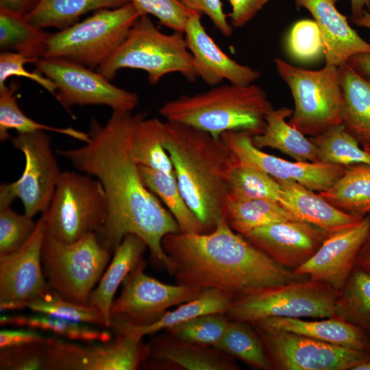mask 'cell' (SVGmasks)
<instances>
[{
	"label": "cell",
	"mask_w": 370,
	"mask_h": 370,
	"mask_svg": "<svg viewBox=\"0 0 370 370\" xmlns=\"http://www.w3.org/2000/svg\"><path fill=\"white\" fill-rule=\"evenodd\" d=\"M147 116V112H113L105 125L92 118L84 145L57 153L102 184L108 214L103 227L95 233L101 245L113 254L126 235L135 234L145 242L153 260L167 269L169 261L162 238L180 229L171 213L144 184L131 152L134 130Z\"/></svg>",
	"instance_id": "obj_1"
},
{
	"label": "cell",
	"mask_w": 370,
	"mask_h": 370,
	"mask_svg": "<svg viewBox=\"0 0 370 370\" xmlns=\"http://www.w3.org/2000/svg\"><path fill=\"white\" fill-rule=\"evenodd\" d=\"M162 245L169 261L167 271L177 284L215 288L234 297L308 278L276 262L225 218L210 232L168 234Z\"/></svg>",
	"instance_id": "obj_2"
},
{
	"label": "cell",
	"mask_w": 370,
	"mask_h": 370,
	"mask_svg": "<svg viewBox=\"0 0 370 370\" xmlns=\"http://www.w3.org/2000/svg\"><path fill=\"white\" fill-rule=\"evenodd\" d=\"M164 143L187 205L205 233L225 219L229 174L238 164L221 138L183 124L166 121Z\"/></svg>",
	"instance_id": "obj_3"
},
{
	"label": "cell",
	"mask_w": 370,
	"mask_h": 370,
	"mask_svg": "<svg viewBox=\"0 0 370 370\" xmlns=\"http://www.w3.org/2000/svg\"><path fill=\"white\" fill-rule=\"evenodd\" d=\"M273 108L260 86L228 83L168 101L159 113L167 121L192 127L220 139L227 132H246L253 136L262 134L267 115Z\"/></svg>",
	"instance_id": "obj_4"
},
{
	"label": "cell",
	"mask_w": 370,
	"mask_h": 370,
	"mask_svg": "<svg viewBox=\"0 0 370 370\" xmlns=\"http://www.w3.org/2000/svg\"><path fill=\"white\" fill-rule=\"evenodd\" d=\"M123 69L145 71L152 86L173 73L182 75L190 82L198 77L184 33H162L147 14L140 16L124 42L97 71L112 80Z\"/></svg>",
	"instance_id": "obj_5"
},
{
	"label": "cell",
	"mask_w": 370,
	"mask_h": 370,
	"mask_svg": "<svg viewBox=\"0 0 370 370\" xmlns=\"http://www.w3.org/2000/svg\"><path fill=\"white\" fill-rule=\"evenodd\" d=\"M141 15L130 2L114 9L97 10L85 20L51 34L42 58L97 68L124 42Z\"/></svg>",
	"instance_id": "obj_6"
},
{
	"label": "cell",
	"mask_w": 370,
	"mask_h": 370,
	"mask_svg": "<svg viewBox=\"0 0 370 370\" xmlns=\"http://www.w3.org/2000/svg\"><path fill=\"white\" fill-rule=\"evenodd\" d=\"M111 255L101 245L95 233L66 243L46 232L42 247L44 275L49 288L61 297L87 305Z\"/></svg>",
	"instance_id": "obj_7"
},
{
	"label": "cell",
	"mask_w": 370,
	"mask_h": 370,
	"mask_svg": "<svg viewBox=\"0 0 370 370\" xmlns=\"http://www.w3.org/2000/svg\"><path fill=\"white\" fill-rule=\"evenodd\" d=\"M338 293L308 278L236 296L226 314L230 320L247 323L269 317L328 318L334 316Z\"/></svg>",
	"instance_id": "obj_8"
},
{
	"label": "cell",
	"mask_w": 370,
	"mask_h": 370,
	"mask_svg": "<svg viewBox=\"0 0 370 370\" xmlns=\"http://www.w3.org/2000/svg\"><path fill=\"white\" fill-rule=\"evenodd\" d=\"M276 70L290 88L294 110L288 123L305 135L318 136L342 124L343 97L338 66L307 70L275 60Z\"/></svg>",
	"instance_id": "obj_9"
},
{
	"label": "cell",
	"mask_w": 370,
	"mask_h": 370,
	"mask_svg": "<svg viewBox=\"0 0 370 370\" xmlns=\"http://www.w3.org/2000/svg\"><path fill=\"white\" fill-rule=\"evenodd\" d=\"M43 213L47 232L61 242L71 243L103 227L108 214L107 197L97 178L64 171Z\"/></svg>",
	"instance_id": "obj_10"
},
{
	"label": "cell",
	"mask_w": 370,
	"mask_h": 370,
	"mask_svg": "<svg viewBox=\"0 0 370 370\" xmlns=\"http://www.w3.org/2000/svg\"><path fill=\"white\" fill-rule=\"evenodd\" d=\"M46 132L18 133L11 138L14 147L23 153L25 165L16 181L0 186V209L10 206L16 198L32 218L49 208L62 172Z\"/></svg>",
	"instance_id": "obj_11"
},
{
	"label": "cell",
	"mask_w": 370,
	"mask_h": 370,
	"mask_svg": "<svg viewBox=\"0 0 370 370\" xmlns=\"http://www.w3.org/2000/svg\"><path fill=\"white\" fill-rule=\"evenodd\" d=\"M35 71L50 79L56 86L55 97L70 112L73 106L104 105L113 112H132L138 95L121 88L103 75L84 65L60 58H41Z\"/></svg>",
	"instance_id": "obj_12"
},
{
	"label": "cell",
	"mask_w": 370,
	"mask_h": 370,
	"mask_svg": "<svg viewBox=\"0 0 370 370\" xmlns=\"http://www.w3.org/2000/svg\"><path fill=\"white\" fill-rule=\"evenodd\" d=\"M144 260L123 282L119 297L110 310V328L146 326L158 321L171 306L195 298L200 288L163 283L144 271Z\"/></svg>",
	"instance_id": "obj_13"
},
{
	"label": "cell",
	"mask_w": 370,
	"mask_h": 370,
	"mask_svg": "<svg viewBox=\"0 0 370 370\" xmlns=\"http://www.w3.org/2000/svg\"><path fill=\"white\" fill-rule=\"evenodd\" d=\"M253 326L274 369L352 370L370 360V352L336 346L291 332Z\"/></svg>",
	"instance_id": "obj_14"
},
{
	"label": "cell",
	"mask_w": 370,
	"mask_h": 370,
	"mask_svg": "<svg viewBox=\"0 0 370 370\" xmlns=\"http://www.w3.org/2000/svg\"><path fill=\"white\" fill-rule=\"evenodd\" d=\"M47 370H134L147 359L149 345L119 334L114 341L85 345L47 337Z\"/></svg>",
	"instance_id": "obj_15"
},
{
	"label": "cell",
	"mask_w": 370,
	"mask_h": 370,
	"mask_svg": "<svg viewBox=\"0 0 370 370\" xmlns=\"http://www.w3.org/2000/svg\"><path fill=\"white\" fill-rule=\"evenodd\" d=\"M46 232V218L42 213L26 243L16 251L0 256L1 312L25 308L50 289L42 265Z\"/></svg>",
	"instance_id": "obj_16"
},
{
	"label": "cell",
	"mask_w": 370,
	"mask_h": 370,
	"mask_svg": "<svg viewBox=\"0 0 370 370\" xmlns=\"http://www.w3.org/2000/svg\"><path fill=\"white\" fill-rule=\"evenodd\" d=\"M252 137L248 132L237 131L225 132L221 138L238 164L255 167L276 180L295 181L320 193L330 188L347 168L321 162H291L263 152L254 146Z\"/></svg>",
	"instance_id": "obj_17"
},
{
	"label": "cell",
	"mask_w": 370,
	"mask_h": 370,
	"mask_svg": "<svg viewBox=\"0 0 370 370\" xmlns=\"http://www.w3.org/2000/svg\"><path fill=\"white\" fill-rule=\"evenodd\" d=\"M369 227L370 217L367 215L356 225L329 234L316 253L294 272L340 291L354 267Z\"/></svg>",
	"instance_id": "obj_18"
},
{
	"label": "cell",
	"mask_w": 370,
	"mask_h": 370,
	"mask_svg": "<svg viewBox=\"0 0 370 370\" xmlns=\"http://www.w3.org/2000/svg\"><path fill=\"white\" fill-rule=\"evenodd\" d=\"M244 236L278 264L293 270L308 260L329 234L301 221L277 222Z\"/></svg>",
	"instance_id": "obj_19"
},
{
	"label": "cell",
	"mask_w": 370,
	"mask_h": 370,
	"mask_svg": "<svg viewBox=\"0 0 370 370\" xmlns=\"http://www.w3.org/2000/svg\"><path fill=\"white\" fill-rule=\"evenodd\" d=\"M184 35L197 75L208 85L215 86L227 80L230 84L247 86L260 76L259 71L239 64L221 49L206 31L200 14L192 12Z\"/></svg>",
	"instance_id": "obj_20"
},
{
	"label": "cell",
	"mask_w": 370,
	"mask_h": 370,
	"mask_svg": "<svg viewBox=\"0 0 370 370\" xmlns=\"http://www.w3.org/2000/svg\"><path fill=\"white\" fill-rule=\"evenodd\" d=\"M337 0H294L304 8L317 24L324 47L325 64L339 66L353 56L370 53V42L351 27L347 18L338 11Z\"/></svg>",
	"instance_id": "obj_21"
},
{
	"label": "cell",
	"mask_w": 370,
	"mask_h": 370,
	"mask_svg": "<svg viewBox=\"0 0 370 370\" xmlns=\"http://www.w3.org/2000/svg\"><path fill=\"white\" fill-rule=\"evenodd\" d=\"M277 181L281 186L279 203L297 221L313 225L329 234L352 227L363 217L338 209L319 193L297 182Z\"/></svg>",
	"instance_id": "obj_22"
},
{
	"label": "cell",
	"mask_w": 370,
	"mask_h": 370,
	"mask_svg": "<svg viewBox=\"0 0 370 370\" xmlns=\"http://www.w3.org/2000/svg\"><path fill=\"white\" fill-rule=\"evenodd\" d=\"M262 329L291 332L336 346L370 352V338L359 326L336 316L320 321L269 317L251 323Z\"/></svg>",
	"instance_id": "obj_23"
},
{
	"label": "cell",
	"mask_w": 370,
	"mask_h": 370,
	"mask_svg": "<svg viewBox=\"0 0 370 370\" xmlns=\"http://www.w3.org/2000/svg\"><path fill=\"white\" fill-rule=\"evenodd\" d=\"M151 367L185 370H236L233 357L213 347L184 342L169 334L149 345Z\"/></svg>",
	"instance_id": "obj_24"
},
{
	"label": "cell",
	"mask_w": 370,
	"mask_h": 370,
	"mask_svg": "<svg viewBox=\"0 0 370 370\" xmlns=\"http://www.w3.org/2000/svg\"><path fill=\"white\" fill-rule=\"evenodd\" d=\"M148 248L145 242L135 234L126 235L113 252V258L101 279L90 294L88 304L99 310L106 328H110V310L119 285L143 260Z\"/></svg>",
	"instance_id": "obj_25"
},
{
	"label": "cell",
	"mask_w": 370,
	"mask_h": 370,
	"mask_svg": "<svg viewBox=\"0 0 370 370\" xmlns=\"http://www.w3.org/2000/svg\"><path fill=\"white\" fill-rule=\"evenodd\" d=\"M343 97L342 124L363 145L370 143V78L347 62L338 66Z\"/></svg>",
	"instance_id": "obj_26"
},
{
	"label": "cell",
	"mask_w": 370,
	"mask_h": 370,
	"mask_svg": "<svg viewBox=\"0 0 370 370\" xmlns=\"http://www.w3.org/2000/svg\"><path fill=\"white\" fill-rule=\"evenodd\" d=\"M293 112L286 107L271 109L267 115L264 132L252 137L253 144L260 149L279 150L298 162H318L317 147L311 139L286 121Z\"/></svg>",
	"instance_id": "obj_27"
},
{
	"label": "cell",
	"mask_w": 370,
	"mask_h": 370,
	"mask_svg": "<svg viewBox=\"0 0 370 370\" xmlns=\"http://www.w3.org/2000/svg\"><path fill=\"white\" fill-rule=\"evenodd\" d=\"M234 298L231 294L218 289H203L195 298L180 304L173 310L166 311L152 324L146 326L122 325L114 328V330L118 334L143 338L146 335L167 330L201 315L211 313L226 314Z\"/></svg>",
	"instance_id": "obj_28"
},
{
	"label": "cell",
	"mask_w": 370,
	"mask_h": 370,
	"mask_svg": "<svg viewBox=\"0 0 370 370\" xmlns=\"http://www.w3.org/2000/svg\"><path fill=\"white\" fill-rule=\"evenodd\" d=\"M127 3L128 0H40L25 18L38 29L53 27L60 31L77 23L89 12L114 9Z\"/></svg>",
	"instance_id": "obj_29"
},
{
	"label": "cell",
	"mask_w": 370,
	"mask_h": 370,
	"mask_svg": "<svg viewBox=\"0 0 370 370\" xmlns=\"http://www.w3.org/2000/svg\"><path fill=\"white\" fill-rule=\"evenodd\" d=\"M319 193L345 212L360 216L370 212V164L347 167L330 188Z\"/></svg>",
	"instance_id": "obj_30"
},
{
	"label": "cell",
	"mask_w": 370,
	"mask_h": 370,
	"mask_svg": "<svg viewBox=\"0 0 370 370\" xmlns=\"http://www.w3.org/2000/svg\"><path fill=\"white\" fill-rule=\"evenodd\" d=\"M166 122L157 118L141 119L131 138V152L138 165L175 175L171 160L164 146Z\"/></svg>",
	"instance_id": "obj_31"
},
{
	"label": "cell",
	"mask_w": 370,
	"mask_h": 370,
	"mask_svg": "<svg viewBox=\"0 0 370 370\" xmlns=\"http://www.w3.org/2000/svg\"><path fill=\"white\" fill-rule=\"evenodd\" d=\"M145 186L156 195L176 220L183 233H205L204 229L187 205L175 175L138 165Z\"/></svg>",
	"instance_id": "obj_32"
},
{
	"label": "cell",
	"mask_w": 370,
	"mask_h": 370,
	"mask_svg": "<svg viewBox=\"0 0 370 370\" xmlns=\"http://www.w3.org/2000/svg\"><path fill=\"white\" fill-rule=\"evenodd\" d=\"M0 324L48 332L71 341L90 343L112 340V334L107 330L95 328L92 325L43 314L3 315L0 318Z\"/></svg>",
	"instance_id": "obj_33"
},
{
	"label": "cell",
	"mask_w": 370,
	"mask_h": 370,
	"mask_svg": "<svg viewBox=\"0 0 370 370\" xmlns=\"http://www.w3.org/2000/svg\"><path fill=\"white\" fill-rule=\"evenodd\" d=\"M51 34L31 25L25 16L0 9V49L38 60L43 57Z\"/></svg>",
	"instance_id": "obj_34"
},
{
	"label": "cell",
	"mask_w": 370,
	"mask_h": 370,
	"mask_svg": "<svg viewBox=\"0 0 370 370\" xmlns=\"http://www.w3.org/2000/svg\"><path fill=\"white\" fill-rule=\"evenodd\" d=\"M225 219L235 232L245 235L271 223L297 221L280 203L267 199H227Z\"/></svg>",
	"instance_id": "obj_35"
},
{
	"label": "cell",
	"mask_w": 370,
	"mask_h": 370,
	"mask_svg": "<svg viewBox=\"0 0 370 370\" xmlns=\"http://www.w3.org/2000/svg\"><path fill=\"white\" fill-rule=\"evenodd\" d=\"M334 316L370 331V273L354 267L334 305Z\"/></svg>",
	"instance_id": "obj_36"
},
{
	"label": "cell",
	"mask_w": 370,
	"mask_h": 370,
	"mask_svg": "<svg viewBox=\"0 0 370 370\" xmlns=\"http://www.w3.org/2000/svg\"><path fill=\"white\" fill-rule=\"evenodd\" d=\"M18 84L12 82L9 86L0 89V140L4 142L10 138L9 131L15 130L18 133H32L40 130L53 132L71 136L86 143L88 132H84L71 127H56L38 123L27 116L20 108L16 91Z\"/></svg>",
	"instance_id": "obj_37"
},
{
	"label": "cell",
	"mask_w": 370,
	"mask_h": 370,
	"mask_svg": "<svg viewBox=\"0 0 370 370\" xmlns=\"http://www.w3.org/2000/svg\"><path fill=\"white\" fill-rule=\"evenodd\" d=\"M317 147L318 162L348 167L370 164V153L343 126H334L310 138Z\"/></svg>",
	"instance_id": "obj_38"
},
{
	"label": "cell",
	"mask_w": 370,
	"mask_h": 370,
	"mask_svg": "<svg viewBox=\"0 0 370 370\" xmlns=\"http://www.w3.org/2000/svg\"><path fill=\"white\" fill-rule=\"evenodd\" d=\"M213 347L256 369H272L260 336L247 323L230 320L223 336Z\"/></svg>",
	"instance_id": "obj_39"
},
{
	"label": "cell",
	"mask_w": 370,
	"mask_h": 370,
	"mask_svg": "<svg viewBox=\"0 0 370 370\" xmlns=\"http://www.w3.org/2000/svg\"><path fill=\"white\" fill-rule=\"evenodd\" d=\"M281 186L265 172L249 165L237 164L230 171L227 199H267L279 203Z\"/></svg>",
	"instance_id": "obj_40"
},
{
	"label": "cell",
	"mask_w": 370,
	"mask_h": 370,
	"mask_svg": "<svg viewBox=\"0 0 370 370\" xmlns=\"http://www.w3.org/2000/svg\"><path fill=\"white\" fill-rule=\"evenodd\" d=\"M38 314H47L92 325L106 327L103 317L96 308L67 300L51 288L25 307Z\"/></svg>",
	"instance_id": "obj_41"
},
{
	"label": "cell",
	"mask_w": 370,
	"mask_h": 370,
	"mask_svg": "<svg viewBox=\"0 0 370 370\" xmlns=\"http://www.w3.org/2000/svg\"><path fill=\"white\" fill-rule=\"evenodd\" d=\"M230 321L225 313H211L191 319L167 330L178 340L214 347L223 336Z\"/></svg>",
	"instance_id": "obj_42"
},
{
	"label": "cell",
	"mask_w": 370,
	"mask_h": 370,
	"mask_svg": "<svg viewBox=\"0 0 370 370\" xmlns=\"http://www.w3.org/2000/svg\"><path fill=\"white\" fill-rule=\"evenodd\" d=\"M36 225L32 217L21 214L10 206L0 209V256L21 248L34 233Z\"/></svg>",
	"instance_id": "obj_43"
},
{
	"label": "cell",
	"mask_w": 370,
	"mask_h": 370,
	"mask_svg": "<svg viewBox=\"0 0 370 370\" xmlns=\"http://www.w3.org/2000/svg\"><path fill=\"white\" fill-rule=\"evenodd\" d=\"M289 54L300 61H310L324 52L319 28L314 21L303 19L292 27L287 41Z\"/></svg>",
	"instance_id": "obj_44"
},
{
	"label": "cell",
	"mask_w": 370,
	"mask_h": 370,
	"mask_svg": "<svg viewBox=\"0 0 370 370\" xmlns=\"http://www.w3.org/2000/svg\"><path fill=\"white\" fill-rule=\"evenodd\" d=\"M142 14H151L159 23L174 32L184 33L193 12L180 0H128Z\"/></svg>",
	"instance_id": "obj_45"
},
{
	"label": "cell",
	"mask_w": 370,
	"mask_h": 370,
	"mask_svg": "<svg viewBox=\"0 0 370 370\" xmlns=\"http://www.w3.org/2000/svg\"><path fill=\"white\" fill-rule=\"evenodd\" d=\"M46 360V341L21 347L3 348L0 351V369L3 370L45 369Z\"/></svg>",
	"instance_id": "obj_46"
},
{
	"label": "cell",
	"mask_w": 370,
	"mask_h": 370,
	"mask_svg": "<svg viewBox=\"0 0 370 370\" xmlns=\"http://www.w3.org/2000/svg\"><path fill=\"white\" fill-rule=\"evenodd\" d=\"M36 61L16 52L1 51L0 53V89L6 86L5 81L8 78L11 76H19L33 80L55 96L56 86L50 79L35 71L29 72L25 68V64H34Z\"/></svg>",
	"instance_id": "obj_47"
},
{
	"label": "cell",
	"mask_w": 370,
	"mask_h": 370,
	"mask_svg": "<svg viewBox=\"0 0 370 370\" xmlns=\"http://www.w3.org/2000/svg\"><path fill=\"white\" fill-rule=\"evenodd\" d=\"M187 8L206 15L215 27L225 36H230L233 27L227 20L221 0H180Z\"/></svg>",
	"instance_id": "obj_48"
},
{
	"label": "cell",
	"mask_w": 370,
	"mask_h": 370,
	"mask_svg": "<svg viewBox=\"0 0 370 370\" xmlns=\"http://www.w3.org/2000/svg\"><path fill=\"white\" fill-rule=\"evenodd\" d=\"M232 12L228 14L234 27H242L251 21L271 0H228Z\"/></svg>",
	"instance_id": "obj_49"
},
{
	"label": "cell",
	"mask_w": 370,
	"mask_h": 370,
	"mask_svg": "<svg viewBox=\"0 0 370 370\" xmlns=\"http://www.w3.org/2000/svg\"><path fill=\"white\" fill-rule=\"evenodd\" d=\"M45 337L35 330H1L0 331V348L28 345L45 342Z\"/></svg>",
	"instance_id": "obj_50"
},
{
	"label": "cell",
	"mask_w": 370,
	"mask_h": 370,
	"mask_svg": "<svg viewBox=\"0 0 370 370\" xmlns=\"http://www.w3.org/2000/svg\"><path fill=\"white\" fill-rule=\"evenodd\" d=\"M40 0H0V9H3L24 16L30 14Z\"/></svg>",
	"instance_id": "obj_51"
},
{
	"label": "cell",
	"mask_w": 370,
	"mask_h": 370,
	"mask_svg": "<svg viewBox=\"0 0 370 370\" xmlns=\"http://www.w3.org/2000/svg\"><path fill=\"white\" fill-rule=\"evenodd\" d=\"M347 63L362 75L370 78V53H360L352 56Z\"/></svg>",
	"instance_id": "obj_52"
},
{
	"label": "cell",
	"mask_w": 370,
	"mask_h": 370,
	"mask_svg": "<svg viewBox=\"0 0 370 370\" xmlns=\"http://www.w3.org/2000/svg\"><path fill=\"white\" fill-rule=\"evenodd\" d=\"M354 267L370 273V227L367 236L356 258Z\"/></svg>",
	"instance_id": "obj_53"
},
{
	"label": "cell",
	"mask_w": 370,
	"mask_h": 370,
	"mask_svg": "<svg viewBox=\"0 0 370 370\" xmlns=\"http://www.w3.org/2000/svg\"><path fill=\"white\" fill-rule=\"evenodd\" d=\"M352 23L358 20L367 10L370 12V0H350Z\"/></svg>",
	"instance_id": "obj_54"
},
{
	"label": "cell",
	"mask_w": 370,
	"mask_h": 370,
	"mask_svg": "<svg viewBox=\"0 0 370 370\" xmlns=\"http://www.w3.org/2000/svg\"><path fill=\"white\" fill-rule=\"evenodd\" d=\"M354 23L358 27H362L370 29V12L366 10L358 20L354 22Z\"/></svg>",
	"instance_id": "obj_55"
},
{
	"label": "cell",
	"mask_w": 370,
	"mask_h": 370,
	"mask_svg": "<svg viewBox=\"0 0 370 370\" xmlns=\"http://www.w3.org/2000/svg\"><path fill=\"white\" fill-rule=\"evenodd\" d=\"M352 370H370V360L358 364Z\"/></svg>",
	"instance_id": "obj_56"
},
{
	"label": "cell",
	"mask_w": 370,
	"mask_h": 370,
	"mask_svg": "<svg viewBox=\"0 0 370 370\" xmlns=\"http://www.w3.org/2000/svg\"><path fill=\"white\" fill-rule=\"evenodd\" d=\"M363 149L370 153V143L362 145Z\"/></svg>",
	"instance_id": "obj_57"
}]
</instances>
